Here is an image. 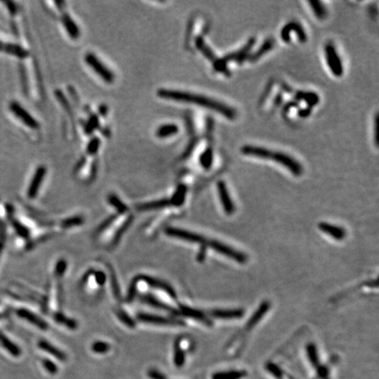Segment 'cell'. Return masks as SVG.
<instances>
[{"mask_svg": "<svg viewBox=\"0 0 379 379\" xmlns=\"http://www.w3.org/2000/svg\"><path fill=\"white\" fill-rule=\"evenodd\" d=\"M311 8L313 10L314 15L317 17L319 20H324L327 16V12L325 9V5L322 4L321 1L318 0H311L308 2Z\"/></svg>", "mask_w": 379, "mask_h": 379, "instance_id": "cell-28", "label": "cell"}, {"mask_svg": "<svg viewBox=\"0 0 379 379\" xmlns=\"http://www.w3.org/2000/svg\"><path fill=\"white\" fill-rule=\"evenodd\" d=\"M148 375L151 379H167L166 376L163 373H162L161 371L156 370V369L149 370Z\"/></svg>", "mask_w": 379, "mask_h": 379, "instance_id": "cell-46", "label": "cell"}, {"mask_svg": "<svg viewBox=\"0 0 379 379\" xmlns=\"http://www.w3.org/2000/svg\"><path fill=\"white\" fill-rule=\"evenodd\" d=\"M83 221L84 220L81 216H75V217H71V218H68L62 220V223H61V227H63V228L78 227V226L82 225Z\"/></svg>", "mask_w": 379, "mask_h": 379, "instance_id": "cell-36", "label": "cell"}, {"mask_svg": "<svg viewBox=\"0 0 379 379\" xmlns=\"http://www.w3.org/2000/svg\"><path fill=\"white\" fill-rule=\"evenodd\" d=\"M138 319L140 322H145V323H149V324H154V325H184V322L173 319V318L161 317L158 315H152V314H145L141 313L138 315Z\"/></svg>", "mask_w": 379, "mask_h": 379, "instance_id": "cell-10", "label": "cell"}, {"mask_svg": "<svg viewBox=\"0 0 379 379\" xmlns=\"http://www.w3.org/2000/svg\"><path fill=\"white\" fill-rule=\"evenodd\" d=\"M165 234L171 237H175L177 239L183 240L189 243L193 244H203L205 242V238L201 235L195 234L192 232L184 230L176 227H168L165 229Z\"/></svg>", "mask_w": 379, "mask_h": 379, "instance_id": "cell-7", "label": "cell"}, {"mask_svg": "<svg viewBox=\"0 0 379 379\" xmlns=\"http://www.w3.org/2000/svg\"><path fill=\"white\" fill-rule=\"evenodd\" d=\"M213 160H214V153L212 149H207L205 150L199 158L200 164L204 169H209L212 167Z\"/></svg>", "mask_w": 379, "mask_h": 379, "instance_id": "cell-33", "label": "cell"}, {"mask_svg": "<svg viewBox=\"0 0 379 379\" xmlns=\"http://www.w3.org/2000/svg\"><path fill=\"white\" fill-rule=\"evenodd\" d=\"M108 202L115 208L116 210L120 213V215H124L128 213V207L124 204L120 198L116 196L115 194H111L108 197Z\"/></svg>", "mask_w": 379, "mask_h": 379, "instance_id": "cell-30", "label": "cell"}, {"mask_svg": "<svg viewBox=\"0 0 379 379\" xmlns=\"http://www.w3.org/2000/svg\"><path fill=\"white\" fill-rule=\"evenodd\" d=\"M99 122L98 117L96 115H91L89 120H88L86 125H85L84 131H85L87 135H91V133L93 132L95 129L99 127Z\"/></svg>", "mask_w": 379, "mask_h": 379, "instance_id": "cell-40", "label": "cell"}, {"mask_svg": "<svg viewBox=\"0 0 379 379\" xmlns=\"http://www.w3.org/2000/svg\"><path fill=\"white\" fill-rule=\"evenodd\" d=\"M157 95L160 98L164 99L198 105L199 107L217 111L229 120H234L237 115L236 111L234 108L228 107L226 104L221 103L219 101L207 98L205 96H201V95L193 94V93H189V92H186V91L168 90V89L158 90Z\"/></svg>", "mask_w": 379, "mask_h": 379, "instance_id": "cell-1", "label": "cell"}, {"mask_svg": "<svg viewBox=\"0 0 379 379\" xmlns=\"http://www.w3.org/2000/svg\"><path fill=\"white\" fill-rule=\"evenodd\" d=\"M99 110L101 115L106 116L108 114V108H107L105 105H102V106L99 108Z\"/></svg>", "mask_w": 379, "mask_h": 379, "instance_id": "cell-50", "label": "cell"}, {"mask_svg": "<svg viewBox=\"0 0 379 379\" xmlns=\"http://www.w3.org/2000/svg\"><path fill=\"white\" fill-rule=\"evenodd\" d=\"M209 247H212L215 251L218 252V254L227 256L228 258L237 262L238 264H246L247 262V257L246 255H244L243 252L238 251L235 248L229 247L227 244L213 240L209 242Z\"/></svg>", "mask_w": 379, "mask_h": 379, "instance_id": "cell-4", "label": "cell"}, {"mask_svg": "<svg viewBox=\"0 0 379 379\" xmlns=\"http://www.w3.org/2000/svg\"><path fill=\"white\" fill-rule=\"evenodd\" d=\"M137 278L139 280L147 283V284H149V286H151L153 288L159 289L161 291H163L165 293L169 294V296L174 298V299L177 298V293L174 291V289L169 284H166L165 282H162V281L159 280V279L148 276H138Z\"/></svg>", "mask_w": 379, "mask_h": 379, "instance_id": "cell-12", "label": "cell"}, {"mask_svg": "<svg viewBox=\"0 0 379 379\" xmlns=\"http://www.w3.org/2000/svg\"><path fill=\"white\" fill-rule=\"evenodd\" d=\"M46 173H47V169L45 166L38 167L27 190V196L29 198H34L37 196L38 191L41 187V183L45 177Z\"/></svg>", "mask_w": 379, "mask_h": 379, "instance_id": "cell-11", "label": "cell"}, {"mask_svg": "<svg viewBox=\"0 0 379 379\" xmlns=\"http://www.w3.org/2000/svg\"><path fill=\"white\" fill-rule=\"evenodd\" d=\"M16 313L19 317L22 318L23 320L30 322L31 324L36 325L40 329L47 330L49 328V325L47 324V322L41 318L38 317L36 314L32 313L31 311L22 308V309L18 310Z\"/></svg>", "mask_w": 379, "mask_h": 379, "instance_id": "cell-18", "label": "cell"}, {"mask_svg": "<svg viewBox=\"0 0 379 379\" xmlns=\"http://www.w3.org/2000/svg\"><path fill=\"white\" fill-rule=\"evenodd\" d=\"M13 227L15 228L18 235H21V237H23V238L28 237V231L20 221H18L16 219H13Z\"/></svg>", "mask_w": 379, "mask_h": 379, "instance_id": "cell-42", "label": "cell"}, {"mask_svg": "<svg viewBox=\"0 0 379 379\" xmlns=\"http://www.w3.org/2000/svg\"><path fill=\"white\" fill-rule=\"evenodd\" d=\"M62 22L70 38H72L74 40L79 38L80 30H79V27L75 23V21L72 20V18L69 14L65 13L62 15Z\"/></svg>", "mask_w": 379, "mask_h": 379, "instance_id": "cell-19", "label": "cell"}, {"mask_svg": "<svg viewBox=\"0 0 379 379\" xmlns=\"http://www.w3.org/2000/svg\"><path fill=\"white\" fill-rule=\"evenodd\" d=\"M67 269V263L66 261L64 260H60L58 262L56 265H55V269H54V274L55 276L58 277H61V276L64 275V272L66 271Z\"/></svg>", "mask_w": 379, "mask_h": 379, "instance_id": "cell-44", "label": "cell"}, {"mask_svg": "<svg viewBox=\"0 0 379 379\" xmlns=\"http://www.w3.org/2000/svg\"><path fill=\"white\" fill-rule=\"evenodd\" d=\"M100 147V140L98 137H93L87 145V153L89 155H95L99 151Z\"/></svg>", "mask_w": 379, "mask_h": 379, "instance_id": "cell-41", "label": "cell"}, {"mask_svg": "<svg viewBox=\"0 0 379 379\" xmlns=\"http://www.w3.org/2000/svg\"><path fill=\"white\" fill-rule=\"evenodd\" d=\"M292 31H294L297 34L298 38L302 42H305L307 40L306 34L303 27L297 22H290L287 25L284 26V28L281 32V37L283 41L288 42L290 41V33Z\"/></svg>", "mask_w": 379, "mask_h": 379, "instance_id": "cell-13", "label": "cell"}, {"mask_svg": "<svg viewBox=\"0 0 379 379\" xmlns=\"http://www.w3.org/2000/svg\"><path fill=\"white\" fill-rule=\"evenodd\" d=\"M10 109L13 111V114L16 116L18 119H20L26 126L32 129H38L40 128V124L37 120L33 118V116L29 113L28 111L22 108L21 105L17 102H12L10 105Z\"/></svg>", "mask_w": 379, "mask_h": 379, "instance_id": "cell-8", "label": "cell"}, {"mask_svg": "<svg viewBox=\"0 0 379 379\" xmlns=\"http://www.w3.org/2000/svg\"><path fill=\"white\" fill-rule=\"evenodd\" d=\"M111 347L109 345V343L105 342H95L92 346H91V350L97 354H106L108 353V351H110Z\"/></svg>", "mask_w": 379, "mask_h": 379, "instance_id": "cell-37", "label": "cell"}, {"mask_svg": "<svg viewBox=\"0 0 379 379\" xmlns=\"http://www.w3.org/2000/svg\"><path fill=\"white\" fill-rule=\"evenodd\" d=\"M195 44H196V47L198 48V50H199V51H200V52H201L208 60L215 62V60L217 59L215 53L213 52V50H211L210 48H209V46L206 44V41H205V40H204L202 37L196 38Z\"/></svg>", "mask_w": 379, "mask_h": 379, "instance_id": "cell-25", "label": "cell"}, {"mask_svg": "<svg viewBox=\"0 0 379 379\" xmlns=\"http://www.w3.org/2000/svg\"><path fill=\"white\" fill-rule=\"evenodd\" d=\"M297 99L305 100V102L311 107L313 105H316L319 102L318 95L313 93V92H302L300 91V92L297 93Z\"/></svg>", "mask_w": 379, "mask_h": 379, "instance_id": "cell-34", "label": "cell"}, {"mask_svg": "<svg viewBox=\"0 0 379 379\" xmlns=\"http://www.w3.org/2000/svg\"><path fill=\"white\" fill-rule=\"evenodd\" d=\"M143 300H144L145 302H147V303H149V305H153V306L157 307V308L165 310V311H168V312H171V313H177L176 309H174V308H172V307L169 306V305H166L164 303H162L161 301L158 300V299L155 298L153 296H150V295H146V296L143 298Z\"/></svg>", "mask_w": 379, "mask_h": 379, "instance_id": "cell-31", "label": "cell"}, {"mask_svg": "<svg viewBox=\"0 0 379 379\" xmlns=\"http://www.w3.org/2000/svg\"><path fill=\"white\" fill-rule=\"evenodd\" d=\"M54 318V320H55V322H57L58 323H60V324H62V325H65L68 328H70V329H76V328L78 327V323L75 322L74 320H72V319H70V318L66 317V316H65L64 314H62V313H55Z\"/></svg>", "mask_w": 379, "mask_h": 379, "instance_id": "cell-32", "label": "cell"}, {"mask_svg": "<svg viewBox=\"0 0 379 379\" xmlns=\"http://www.w3.org/2000/svg\"><path fill=\"white\" fill-rule=\"evenodd\" d=\"M0 344L4 347L9 353L14 356H19L21 354V351L19 347L16 346L12 341H10L1 331H0Z\"/></svg>", "mask_w": 379, "mask_h": 379, "instance_id": "cell-26", "label": "cell"}, {"mask_svg": "<svg viewBox=\"0 0 379 379\" xmlns=\"http://www.w3.org/2000/svg\"><path fill=\"white\" fill-rule=\"evenodd\" d=\"M255 44V39H250L247 42V45L244 47L242 50L239 51H236L234 53L227 54L225 57L221 59H216L214 62V68L216 71L222 72L224 74L228 73V69L227 68V62L229 61H237V62H242L244 61L245 58L247 57V54L249 50H251L252 47Z\"/></svg>", "mask_w": 379, "mask_h": 379, "instance_id": "cell-3", "label": "cell"}, {"mask_svg": "<svg viewBox=\"0 0 379 379\" xmlns=\"http://www.w3.org/2000/svg\"><path fill=\"white\" fill-rule=\"evenodd\" d=\"M186 363V353L180 346V344L177 342L174 347V363L177 368H181Z\"/></svg>", "mask_w": 379, "mask_h": 379, "instance_id": "cell-29", "label": "cell"}, {"mask_svg": "<svg viewBox=\"0 0 379 379\" xmlns=\"http://www.w3.org/2000/svg\"><path fill=\"white\" fill-rule=\"evenodd\" d=\"M94 276L97 284H99V285H104L106 284L107 276L103 271L94 272Z\"/></svg>", "mask_w": 379, "mask_h": 379, "instance_id": "cell-47", "label": "cell"}, {"mask_svg": "<svg viewBox=\"0 0 379 379\" xmlns=\"http://www.w3.org/2000/svg\"><path fill=\"white\" fill-rule=\"evenodd\" d=\"M217 189H218L219 200L225 214H227V215H234L235 212V204L231 198L226 183L224 181H218L217 183Z\"/></svg>", "mask_w": 379, "mask_h": 379, "instance_id": "cell-9", "label": "cell"}, {"mask_svg": "<svg viewBox=\"0 0 379 379\" xmlns=\"http://www.w3.org/2000/svg\"><path fill=\"white\" fill-rule=\"evenodd\" d=\"M320 230L325 235H329L336 241H342L346 237V231L342 227L334 226L333 224L326 222H321L319 224Z\"/></svg>", "mask_w": 379, "mask_h": 379, "instance_id": "cell-17", "label": "cell"}, {"mask_svg": "<svg viewBox=\"0 0 379 379\" xmlns=\"http://www.w3.org/2000/svg\"><path fill=\"white\" fill-rule=\"evenodd\" d=\"M247 371L242 370L219 371L212 376V379H243L247 377Z\"/></svg>", "mask_w": 379, "mask_h": 379, "instance_id": "cell-21", "label": "cell"}, {"mask_svg": "<svg viewBox=\"0 0 379 379\" xmlns=\"http://www.w3.org/2000/svg\"><path fill=\"white\" fill-rule=\"evenodd\" d=\"M179 131L178 127L175 124H165L159 127L156 132L158 138H167L177 135Z\"/></svg>", "mask_w": 379, "mask_h": 379, "instance_id": "cell-24", "label": "cell"}, {"mask_svg": "<svg viewBox=\"0 0 379 379\" xmlns=\"http://www.w3.org/2000/svg\"><path fill=\"white\" fill-rule=\"evenodd\" d=\"M266 368L270 371V373H271L272 375L275 376L277 379H279V378L282 377V371H281L279 367L276 366V364L269 363Z\"/></svg>", "mask_w": 379, "mask_h": 379, "instance_id": "cell-45", "label": "cell"}, {"mask_svg": "<svg viewBox=\"0 0 379 379\" xmlns=\"http://www.w3.org/2000/svg\"><path fill=\"white\" fill-rule=\"evenodd\" d=\"M109 270H110V281H111V290H112V292H113L114 297H115L117 299H120V288H119V283H118V281H117V278H116L114 272L111 271V268H109Z\"/></svg>", "mask_w": 379, "mask_h": 379, "instance_id": "cell-39", "label": "cell"}, {"mask_svg": "<svg viewBox=\"0 0 379 379\" xmlns=\"http://www.w3.org/2000/svg\"><path fill=\"white\" fill-rule=\"evenodd\" d=\"M42 364H43V367L45 368L46 371H48L51 375H54L57 373V366L50 359H44L42 361Z\"/></svg>", "mask_w": 379, "mask_h": 379, "instance_id": "cell-43", "label": "cell"}, {"mask_svg": "<svg viewBox=\"0 0 379 379\" xmlns=\"http://www.w3.org/2000/svg\"><path fill=\"white\" fill-rule=\"evenodd\" d=\"M38 345H39L40 349L46 351L49 354H52L53 356H54L58 360H60L62 362L66 361L67 356L65 353L62 352V351H60L56 347L53 346L50 342H46V341H40Z\"/></svg>", "mask_w": 379, "mask_h": 379, "instance_id": "cell-20", "label": "cell"}, {"mask_svg": "<svg viewBox=\"0 0 379 379\" xmlns=\"http://www.w3.org/2000/svg\"><path fill=\"white\" fill-rule=\"evenodd\" d=\"M170 205L169 199L167 198H162V199H158V200H154L150 202L144 203L141 204L140 206H137L138 210L141 212H147V211L157 210V209H161L164 208L166 206H169Z\"/></svg>", "mask_w": 379, "mask_h": 379, "instance_id": "cell-22", "label": "cell"}, {"mask_svg": "<svg viewBox=\"0 0 379 379\" xmlns=\"http://www.w3.org/2000/svg\"><path fill=\"white\" fill-rule=\"evenodd\" d=\"M271 308V303L270 301H264L261 305L258 306V308L256 310V312L249 318L247 321V325L245 326V329L250 330L254 328L258 323H259L264 315L268 313L269 310Z\"/></svg>", "mask_w": 379, "mask_h": 379, "instance_id": "cell-15", "label": "cell"}, {"mask_svg": "<svg viewBox=\"0 0 379 379\" xmlns=\"http://www.w3.org/2000/svg\"><path fill=\"white\" fill-rule=\"evenodd\" d=\"M186 194H187V187L185 185L177 186V190L172 195V198L169 199L170 205L177 207L181 206L186 200Z\"/></svg>", "mask_w": 379, "mask_h": 379, "instance_id": "cell-23", "label": "cell"}, {"mask_svg": "<svg viewBox=\"0 0 379 379\" xmlns=\"http://www.w3.org/2000/svg\"><path fill=\"white\" fill-rule=\"evenodd\" d=\"M85 62L105 82H112L114 81L113 73L94 54L88 53L85 55Z\"/></svg>", "mask_w": 379, "mask_h": 379, "instance_id": "cell-5", "label": "cell"}, {"mask_svg": "<svg viewBox=\"0 0 379 379\" xmlns=\"http://www.w3.org/2000/svg\"><path fill=\"white\" fill-rule=\"evenodd\" d=\"M375 139L376 143L379 142V116H376L375 119Z\"/></svg>", "mask_w": 379, "mask_h": 379, "instance_id": "cell-49", "label": "cell"}, {"mask_svg": "<svg viewBox=\"0 0 379 379\" xmlns=\"http://www.w3.org/2000/svg\"><path fill=\"white\" fill-rule=\"evenodd\" d=\"M318 375L320 378L324 379L326 376L328 375V370L325 366H320L318 368Z\"/></svg>", "mask_w": 379, "mask_h": 379, "instance_id": "cell-48", "label": "cell"}, {"mask_svg": "<svg viewBox=\"0 0 379 379\" xmlns=\"http://www.w3.org/2000/svg\"><path fill=\"white\" fill-rule=\"evenodd\" d=\"M179 313L186 317L193 319L195 321L201 322L205 325H209V326L212 325V321L200 310L194 309L192 307L186 306V305H181Z\"/></svg>", "mask_w": 379, "mask_h": 379, "instance_id": "cell-14", "label": "cell"}, {"mask_svg": "<svg viewBox=\"0 0 379 379\" xmlns=\"http://www.w3.org/2000/svg\"><path fill=\"white\" fill-rule=\"evenodd\" d=\"M306 355H307V358L309 360L310 363L312 364V366L313 368H316L318 369L320 367V357H319V354H318L317 348L313 344V343H309L307 346H306Z\"/></svg>", "mask_w": 379, "mask_h": 379, "instance_id": "cell-27", "label": "cell"}, {"mask_svg": "<svg viewBox=\"0 0 379 379\" xmlns=\"http://www.w3.org/2000/svg\"><path fill=\"white\" fill-rule=\"evenodd\" d=\"M325 60L331 72L335 77H342L343 74L342 60L332 43H327L325 46Z\"/></svg>", "mask_w": 379, "mask_h": 379, "instance_id": "cell-6", "label": "cell"}, {"mask_svg": "<svg viewBox=\"0 0 379 379\" xmlns=\"http://www.w3.org/2000/svg\"><path fill=\"white\" fill-rule=\"evenodd\" d=\"M116 315L117 317L120 319L121 322H123L125 325H128L129 327H135V323L133 321L131 318L129 317L128 313H125L124 311L121 309H118L116 311Z\"/></svg>", "mask_w": 379, "mask_h": 379, "instance_id": "cell-38", "label": "cell"}, {"mask_svg": "<svg viewBox=\"0 0 379 379\" xmlns=\"http://www.w3.org/2000/svg\"><path fill=\"white\" fill-rule=\"evenodd\" d=\"M243 309H215L210 312L211 317L219 320H238L244 316Z\"/></svg>", "mask_w": 379, "mask_h": 379, "instance_id": "cell-16", "label": "cell"}, {"mask_svg": "<svg viewBox=\"0 0 379 379\" xmlns=\"http://www.w3.org/2000/svg\"><path fill=\"white\" fill-rule=\"evenodd\" d=\"M3 247H4V244H3L2 241H0V256L2 254V251H3Z\"/></svg>", "mask_w": 379, "mask_h": 379, "instance_id": "cell-51", "label": "cell"}, {"mask_svg": "<svg viewBox=\"0 0 379 379\" xmlns=\"http://www.w3.org/2000/svg\"><path fill=\"white\" fill-rule=\"evenodd\" d=\"M242 152L245 156L257 157L265 160H272L279 164L283 165L288 169L291 173L296 177L300 176L303 173V167L300 163L285 153L272 151L271 149H264L262 147H256L252 145H246L242 148Z\"/></svg>", "mask_w": 379, "mask_h": 379, "instance_id": "cell-2", "label": "cell"}, {"mask_svg": "<svg viewBox=\"0 0 379 379\" xmlns=\"http://www.w3.org/2000/svg\"><path fill=\"white\" fill-rule=\"evenodd\" d=\"M273 46H274V42L271 40H268V41H265L264 44L262 45V47L260 48L259 50L256 51L255 54H252V56H250V60L251 61H256L258 58L261 57L263 54L267 53L268 51L271 50Z\"/></svg>", "mask_w": 379, "mask_h": 379, "instance_id": "cell-35", "label": "cell"}]
</instances>
